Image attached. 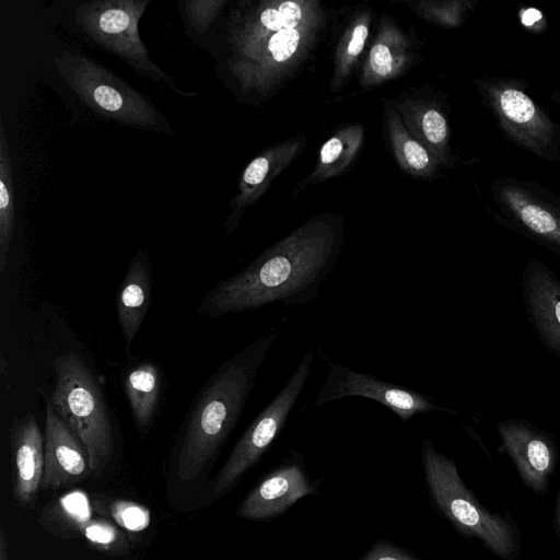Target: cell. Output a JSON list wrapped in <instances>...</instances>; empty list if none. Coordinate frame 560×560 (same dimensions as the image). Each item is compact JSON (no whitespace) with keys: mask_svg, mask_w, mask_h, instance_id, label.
<instances>
[{"mask_svg":"<svg viewBox=\"0 0 560 560\" xmlns=\"http://www.w3.org/2000/svg\"><path fill=\"white\" fill-rule=\"evenodd\" d=\"M338 247L337 234L326 226L294 233L219 281L200 301L198 313L218 318L277 303H311L331 273Z\"/></svg>","mask_w":560,"mask_h":560,"instance_id":"obj_1","label":"cell"},{"mask_svg":"<svg viewBox=\"0 0 560 560\" xmlns=\"http://www.w3.org/2000/svg\"><path fill=\"white\" fill-rule=\"evenodd\" d=\"M278 331L256 337L225 360L194 397L177 432L175 474L195 480L231 435L256 384Z\"/></svg>","mask_w":560,"mask_h":560,"instance_id":"obj_2","label":"cell"},{"mask_svg":"<svg viewBox=\"0 0 560 560\" xmlns=\"http://www.w3.org/2000/svg\"><path fill=\"white\" fill-rule=\"evenodd\" d=\"M55 387L48 399L83 444L94 476L113 458L115 434L104 392L94 373L73 351L54 360Z\"/></svg>","mask_w":560,"mask_h":560,"instance_id":"obj_3","label":"cell"},{"mask_svg":"<svg viewBox=\"0 0 560 560\" xmlns=\"http://www.w3.org/2000/svg\"><path fill=\"white\" fill-rule=\"evenodd\" d=\"M421 460L430 493L444 515L464 534L476 537L495 556L511 560L518 551L513 525L485 509L466 488L455 463L423 439Z\"/></svg>","mask_w":560,"mask_h":560,"instance_id":"obj_4","label":"cell"},{"mask_svg":"<svg viewBox=\"0 0 560 560\" xmlns=\"http://www.w3.org/2000/svg\"><path fill=\"white\" fill-rule=\"evenodd\" d=\"M54 63L70 89L96 114L137 129L174 133L150 97L92 58L61 51Z\"/></svg>","mask_w":560,"mask_h":560,"instance_id":"obj_5","label":"cell"},{"mask_svg":"<svg viewBox=\"0 0 560 560\" xmlns=\"http://www.w3.org/2000/svg\"><path fill=\"white\" fill-rule=\"evenodd\" d=\"M475 84L483 106L509 142L560 166V124L528 94L525 80L483 74L476 78Z\"/></svg>","mask_w":560,"mask_h":560,"instance_id":"obj_6","label":"cell"},{"mask_svg":"<svg viewBox=\"0 0 560 560\" xmlns=\"http://www.w3.org/2000/svg\"><path fill=\"white\" fill-rule=\"evenodd\" d=\"M151 0H93L74 11L82 32L98 47L128 63L140 77L164 83L180 96L198 93L182 91L175 80L158 67L140 38L139 21Z\"/></svg>","mask_w":560,"mask_h":560,"instance_id":"obj_7","label":"cell"},{"mask_svg":"<svg viewBox=\"0 0 560 560\" xmlns=\"http://www.w3.org/2000/svg\"><path fill=\"white\" fill-rule=\"evenodd\" d=\"M487 211L505 229L560 257V192L527 178L497 176Z\"/></svg>","mask_w":560,"mask_h":560,"instance_id":"obj_8","label":"cell"},{"mask_svg":"<svg viewBox=\"0 0 560 560\" xmlns=\"http://www.w3.org/2000/svg\"><path fill=\"white\" fill-rule=\"evenodd\" d=\"M313 363L314 352L308 350L280 392L252 420L214 478L217 495L228 492L281 433L312 375Z\"/></svg>","mask_w":560,"mask_h":560,"instance_id":"obj_9","label":"cell"},{"mask_svg":"<svg viewBox=\"0 0 560 560\" xmlns=\"http://www.w3.org/2000/svg\"><path fill=\"white\" fill-rule=\"evenodd\" d=\"M351 396L380 402L392 410L402 422H408L419 413L435 411L450 415L458 413L456 410L438 405L431 397L418 390L328 361L327 374L315 404L323 406Z\"/></svg>","mask_w":560,"mask_h":560,"instance_id":"obj_10","label":"cell"},{"mask_svg":"<svg viewBox=\"0 0 560 560\" xmlns=\"http://www.w3.org/2000/svg\"><path fill=\"white\" fill-rule=\"evenodd\" d=\"M497 430L523 482L533 491L544 493L558 458L552 438L524 419L500 421Z\"/></svg>","mask_w":560,"mask_h":560,"instance_id":"obj_11","label":"cell"},{"mask_svg":"<svg viewBox=\"0 0 560 560\" xmlns=\"http://www.w3.org/2000/svg\"><path fill=\"white\" fill-rule=\"evenodd\" d=\"M528 320L541 345L560 357V279L542 261L529 258L521 279Z\"/></svg>","mask_w":560,"mask_h":560,"instance_id":"obj_12","label":"cell"},{"mask_svg":"<svg viewBox=\"0 0 560 560\" xmlns=\"http://www.w3.org/2000/svg\"><path fill=\"white\" fill-rule=\"evenodd\" d=\"M93 475L88 453L50 401H46L42 489L56 490Z\"/></svg>","mask_w":560,"mask_h":560,"instance_id":"obj_13","label":"cell"},{"mask_svg":"<svg viewBox=\"0 0 560 560\" xmlns=\"http://www.w3.org/2000/svg\"><path fill=\"white\" fill-rule=\"evenodd\" d=\"M314 492L303 467L298 463H289L260 481L240 504L237 515L247 520L270 518Z\"/></svg>","mask_w":560,"mask_h":560,"instance_id":"obj_14","label":"cell"},{"mask_svg":"<svg viewBox=\"0 0 560 560\" xmlns=\"http://www.w3.org/2000/svg\"><path fill=\"white\" fill-rule=\"evenodd\" d=\"M10 445L14 463V498L20 504L28 505L36 500L44 475V435L33 413L13 418Z\"/></svg>","mask_w":560,"mask_h":560,"instance_id":"obj_15","label":"cell"},{"mask_svg":"<svg viewBox=\"0 0 560 560\" xmlns=\"http://www.w3.org/2000/svg\"><path fill=\"white\" fill-rule=\"evenodd\" d=\"M152 284L151 260L147 250L139 248L129 262L116 298L117 318L128 358L131 343L151 305Z\"/></svg>","mask_w":560,"mask_h":560,"instance_id":"obj_16","label":"cell"},{"mask_svg":"<svg viewBox=\"0 0 560 560\" xmlns=\"http://www.w3.org/2000/svg\"><path fill=\"white\" fill-rule=\"evenodd\" d=\"M122 384L136 428L139 434L145 435L161 406L165 385L162 368L151 359L128 364Z\"/></svg>","mask_w":560,"mask_h":560,"instance_id":"obj_17","label":"cell"},{"mask_svg":"<svg viewBox=\"0 0 560 560\" xmlns=\"http://www.w3.org/2000/svg\"><path fill=\"white\" fill-rule=\"evenodd\" d=\"M14 230V189L10 147L0 117V272L8 265Z\"/></svg>","mask_w":560,"mask_h":560,"instance_id":"obj_18","label":"cell"},{"mask_svg":"<svg viewBox=\"0 0 560 560\" xmlns=\"http://www.w3.org/2000/svg\"><path fill=\"white\" fill-rule=\"evenodd\" d=\"M224 3L221 0H185L183 4L186 22L197 35H202Z\"/></svg>","mask_w":560,"mask_h":560,"instance_id":"obj_19","label":"cell"},{"mask_svg":"<svg viewBox=\"0 0 560 560\" xmlns=\"http://www.w3.org/2000/svg\"><path fill=\"white\" fill-rule=\"evenodd\" d=\"M108 513L121 527L130 532H140L150 523L148 509L135 502L117 500L107 505Z\"/></svg>","mask_w":560,"mask_h":560,"instance_id":"obj_20","label":"cell"},{"mask_svg":"<svg viewBox=\"0 0 560 560\" xmlns=\"http://www.w3.org/2000/svg\"><path fill=\"white\" fill-rule=\"evenodd\" d=\"M300 42L299 32L293 30H281L271 36L268 49L277 61L288 60L296 50Z\"/></svg>","mask_w":560,"mask_h":560,"instance_id":"obj_21","label":"cell"},{"mask_svg":"<svg viewBox=\"0 0 560 560\" xmlns=\"http://www.w3.org/2000/svg\"><path fill=\"white\" fill-rule=\"evenodd\" d=\"M268 170L269 161L264 156L256 158L246 166L241 183L242 194L237 198L238 207L249 197L250 191L265 179Z\"/></svg>","mask_w":560,"mask_h":560,"instance_id":"obj_22","label":"cell"},{"mask_svg":"<svg viewBox=\"0 0 560 560\" xmlns=\"http://www.w3.org/2000/svg\"><path fill=\"white\" fill-rule=\"evenodd\" d=\"M422 129L427 139L434 144L446 142L448 128L443 114L435 109H429L422 117Z\"/></svg>","mask_w":560,"mask_h":560,"instance_id":"obj_23","label":"cell"},{"mask_svg":"<svg viewBox=\"0 0 560 560\" xmlns=\"http://www.w3.org/2000/svg\"><path fill=\"white\" fill-rule=\"evenodd\" d=\"M82 533L90 541L98 546H108L116 541L118 532L109 523L91 521L82 527Z\"/></svg>","mask_w":560,"mask_h":560,"instance_id":"obj_24","label":"cell"},{"mask_svg":"<svg viewBox=\"0 0 560 560\" xmlns=\"http://www.w3.org/2000/svg\"><path fill=\"white\" fill-rule=\"evenodd\" d=\"M361 560H418L408 552L387 544L377 541Z\"/></svg>","mask_w":560,"mask_h":560,"instance_id":"obj_25","label":"cell"},{"mask_svg":"<svg viewBox=\"0 0 560 560\" xmlns=\"http://www.w3.org/2000/svg\"><path fill=\"white\" fill-rule=\"evenodd\" d=\"M370 60L377 74L385 77L392 71V56L385 45L376 44L371 50Z\"/></svg>","mask_w":560,"mask_h":560,"instance_id":"obj_26","label":"cell"},{"mask_svg":"<svg viewBox=\"0 0 560 560\" xmlns=\"http://www.w3.org/2000/svg\"><path fill=\"white\" fill-rule=\"evenodd\" d=\"M405 156L416 170H422L429 165L430 158L425 149L415 140H408L404 144Z\"/></svg>","mask_w":560,"mask_h":560,"instance_id":"obj_27","label":"cell"},{"mask_svg":"<svg viewBox=\"0 0 560 560\" xmlns=\"http://www.w3.org/2000/svg\"><path fill=\"white\" fill-rule=\"evenodd\" d=\"M283 22V30H293L301 21L302 12L298 3L285 1L278 9Z\"/></svg>","mask_w":560,"mask_h":560,"instance_id":"obj_28","label":"cell"},{"mask_svg":"<svg viewBox=\"0 0 560 560\" xmlns=\"http://www.w3.org/2000/svg\"><path fill=\"white\" fill-rule=\"evenodd\" d=\"M342 151V143L338 138H331L322 148L320 160L324 164L335 162Z\"/></svg>","mask_w":560,"mask_h":560,"instance_id":"obj_29","label":"cell"},{"mask_svg":"<svg viewBox=\"0 0 560 560\" xmlns=\"http://www.w3.org/2000/svg\"><path fill=\"white\" fill-rule=\"evenodd\" d=\"M259 19H260V23L267 30L276 31V33L283 30V22H282L281 14L276 9H272V8L265 9L261 12Z\"/></svg>","mask_w":560,"mask_h":560,"instance_id":"obj_30","label":"cell"},{"mask_svg":"<svg viewBox=\"0 0 560 560\" xmlns=\"http://www.w3.org/2000/svg\"><path fill=\"white\" fill-rule=\"evenodd\" d=\"M368 36V28L365 25L360 24L353 31L352 39L348 46V52L351 56H357L361 52L365 38Z\"/></svg>","mask_w":560,"mask_h":560,"instance_id":"obj_31","label":"cell"},{"mask_svg":"<svg viewBox=\"0 0 560 560\" xmlns=\"http://www.w3.org/2000/svg\"><path fill=\"white\" fill-rule=\"evenodd\" d=\"M0 560H10L4 532L0 528Z\"/></svg>","mask_w":560,"mask_h":560,"instance_id":"obj_32","label":"cell"},{"mask_svg":"<svg viewBox=\"0 0 560 560\" xmlns=\"http://www.w3.org/2000/svg\"><path fill=\"white\" fill-rule=\"evenodd\" d=\"M556 523H557V528H558V533H559V537H560V488H559V492L557 495Z\"/></svg>","mask_w":560,"mask_h":560,"instance_id":"obj_33","label":"cell"},{"mask_svg":"<svg viewBox=\"0 0 560 560\" xmlns=\"http://www.w3.org/2000/svg\"><path fill=\"white\" fill-rule=\"evenodd\" d=\"M550 98L560 108V91H555Z\"/></svg>","mask_w":560,"mask_h":560,"instance_id":"obj_34","label":"cell"}]
</instances>
